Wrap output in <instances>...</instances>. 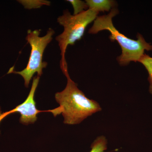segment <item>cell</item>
<instances>
[{"instance_id": "obj_4", "label": "cell", "mask_w": 152, "mask_h": 152, "mask_svg": "<svg viewBox=\"0 0 152 152\" xmlns=\"http://www.w3.org/2000/svg\"><path fill=\"white\" fill-rule=\"evenodd\" d=\"M40 30H28L26 40L31 49L27 65L20 72L13 71L11 69L9 72V73H13L21 76L24 80L25 86L27 88L28 87L34 75L37 73V76L40 77L43 74V69L48 66V63L43 61V56L47 46L53 39L55 31L50 28L46 34L43 37H40Z\"/></svg>"}, {"instance_id": "obj_7", "label": "cell", "mask_w": 152, "mask_h": 152, "mask_svg": "<svg viewBox=\"0 0 152 152\" xmlns=\"http://www.w3.org/2000/svg\"><path fill=\"white\" fill-rule=\"evenodd\" d=\"M139 62L143 65L148 72V80L149 83V91L152 94V57L145 53L139 60Z\"/></svg>"}, {"instance_id": "obj_1", "label": "cell", "mask_w": 152, "mask_h": 152, "mask_svg": "<svg viewBox=\"0 0 152 152\" xmlns=\"http://www.w3.org/2000/svg\"><path fill=\"white\" fill-rule=\"evenodd\" d=\"M119 13L116 8L112 9L107 15L97 17L92 27L89 30L91 34H96L107 30L111 34L110 39L116 41L121 49V54L117 57L118 62L121 66L128 65L131 62H137L145 51L152 50V45L148 42L141 34L138 33L137 40L130 39L117 30L113 23V18Z\"/></svg>"}, {"instance_id": "obj_9", "label": "cell", "mask_w": 152, "mask_h": 152, "mask_svg": "<svg viewBox=\"0 0 152 152\" xmlns=\"http://www.w3.org/2000/svg\"><path fill=\"white\" fill-rule=\"evenodd\" d=\"M67 1L70 3L74 9V15H78L88 9L86 1L80 0H68Z\"/></svg>"}, {"instance_id": "obj_2", "label": "cell", "mask_w": 152, "mask_h": 152, "mask_svg": "<svg viewBox=\"0 0 152 152\" xmlns=\"http://www.w3.org/2000/svg\"><path fill=\"white\" fill-rule=\"evenodd\" d=\"M67 78L64 89L56 93L55 99L59 104L60 114H62L66 124H78L102 109L97 102L90 99L78 88L70 77L68 69L62 71Z\"/></svg>"}, {"instance_id": "obj_5", "label": "cell", "mask_w": 152, "mask_h": 152, "mask_svg": "<svg viewBox=\"0 0 152 152\" xmlns=\"http://www.w3.org/2000/svg\"><path fill=\"white\" fill-rule=\"evenodd\" d=\"M40 77L37 76L34 77L32 84L28 96L23 103L16 107L13 110L9 111L2 113L0 115V122L6 117L11 114L18 113L20 114V122L24 125L34 124L37 120V115L42 112H51V110L41 111L36 107V102L34 100V95L36 89L39 84Z\"/></svg>"}, {"instance_id": "obj_3", "label": "cell", "mask_w": 152, "mask_h": 152, "mask_svg": "<svg viewBox=\"0 0 152 152\" xmlns=\"http://www.w3.org/2000/svg\"><path fill=\"white\" fill-rule=\"evenodd\" d=\"M99 13L94 10L88 9L78 15H72L66 10L57 19L58 23L64 27L63 32L56 38L61 50L60 67L62 71L68 68L65 58L68 47L73 45L77 41L81 39L87 27L94 21Z\"/></svg>"}, {"instance_id": "obj_8", "label": "cell", "mask_w": 152, "mask_h": 152, "mask_svg": "<svg viewBox=\"0 0 152 152\" xmlns=\"http://www.w3.org/2000/svg\"><path fill=\"white\" fill-rule=\"evenodd\" d=\"M107 141L104 136L98 137L91 145L90 152H104L107 149Z\"/></svg>"}, {"instance_id": "obj_6", "label": "cell", "mask_w": 152, "mask_h": 152, "mask_svg": "<svg viewBox=\"0 0 152 152\" xmlns=\"http://www.w3.org/2000/svg\"><path fill=\"white\" fill-rule=\"evenodd\" d=\"M88 9H93L100 12H109L114 8L116 2L112 0H86Z\"/></svg>"}]
</instances>
